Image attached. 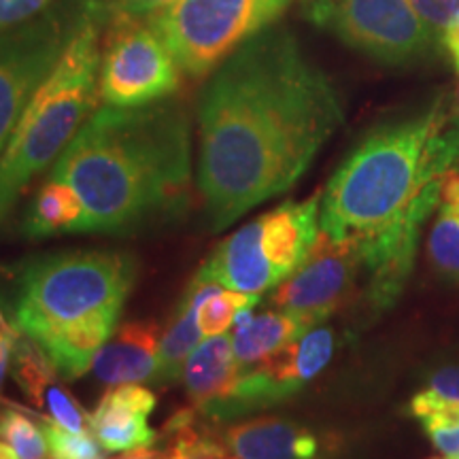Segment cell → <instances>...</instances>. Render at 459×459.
<instances>
[{"mask_svg": "<svg viewBox=\"0 0 459 459\" xmlns=\"http://www.w3.org/2000/svg\"><path fill=\"white\" fill-rule=\"evenodd\" d=\"M428 232L429 264L443 277L459 281V169L443 177L440 200Z\"/></svg>", "mask_w": 459, "mask_h": 459, "instance_id": "cell-21", "label": "cell"}, {"mask_svg": "<svg viewBox=\"0 0 459 459\" xmlns=\"http://www.w3.org/2000/svg\"><path fill=\"white\" fill-rule=\"evenodd\" d=\"M412 9L432 30L443 34L459 15V0H411Z\"/></svg>", "mask_w": 459, "mask_h": 459, "instance_id": "cell-29", "label": "cell"}, {"mask_svg": "<svg viewBox=\"0 0 459 459\" xmlns=\"http://www.w3.org/2000/svg\"><path fill=\"white\" fill-rule=\"evenodd\" d=\"M107 22L91 11L54 71L39 85L0 158V226L39 172L56 162L100 99V39Z\"/></svg>", "mask_w": 459, "mask_h": 459, "instance_id": "cell-4", "label": "cell"}, {"mask_svg": "<svg viewBox=\"0 0 459 459\" xmlns=\"http://www.w3.org/2000/svg\"><path fill=\"white\" fill-rule=\"evenodd\" d=\"M220 440L238 459H330L338 449L332 436L285 417L237 421Z\"/></svg>", "mask_w": 459, "mask_h": 459, "instance_id": "cell-13", "label": "cell"}, {"mask_svg": "<svg viewBox=\"0 0 459 459\" xmlns=\"http://www.w3.org/2000/svg\"><path fill=\"white\" fill-rule=\"evenodd\" d=\"M440 45H443L446 54L451 56L453 66L459 73V15L453 20V24L440 34Z\"/></svg>", "mask_w": 459, "mask_h": 459, "instance_id": "cell-32", "label": "cell"}, {"mask_svg": "<svg viewBox=\"0 0 459 459\" xmlns=\"http://www.w3.org/2000/svg\"><path fill=\"white\" fill-rule=\"evenodd\" d=\"M294 0H175L149 17L187 77H209L257 32L274 26Z\"/></svg>", "mask_w": 459, "mask_h": 459, "instance_id": "cell-7", "label": "cell"}, {"mask_svg": "<svg viewBox=\"0 0 459 459\" xmlns=\"http://www.w3.org/2000/svg\"><path fill=\"white\" fill-rule=\"evenodd\" d=\"M83 221L85 209L77 192L68 183L49 177L28 209L24 232L32 238L83 232Z\"/></svg>", "mask_w": 459, "mask_h": 459, "instance_id": "cell-20", "label": "cell"}, {"mask_svg": "<svg viewBox=\"0 0 459 459\" xmlns=\"http://www.w3.org/2000/svg\"><path fill=\"white\" fill-rule=\"evenodd\" d=\"M428 392L459 404V366H445L436 370L428 381Z\"/></svg>", "mask_w": 459, "mask_h": 459, "instance_id": "cell-30", "label": "cell"}, {"mask_svg": "<svg viewBox=\"0 0 459 459\" xmlns=\"http://www.w3.org/2000/svg\"><path fill=\"white\" fill-rule=\"evenodd\" d=\"M91 11L94 0H57L43 15L0 32V158L34 91Z\"/></svg>", "mask_w": 459, "mask_h": 459, "instance_id": "cell-9", "label": "cell"}, {"mask_svg": "<svg viewBox=\"0 0 459 459\" xmlns=\"http://www.w3.org/2000/svg\"><path fill=\"white\" fill-rule=\"evenodd\" d=\"M15 341L17 338L13 336V332H11L7 325H3V328H0V387H3L4 378H7L11 358H13Z\"/></svg>", "mask_w": 459, "mask_h": 459, "instance_id": "cell-31", "label": "cell"}, {"mask_svg": "<svg viewBox=\"0 0 459 459\" xmlns=\"http://www.w3.org/2000/svg\"><path fill=\"white\" fill-rule=\"evenodd\" d=\"M160 358V328L153 321H130L115 330L96 353V378L107 387L156 378Z\"/></svg>", "mask_w": 459, "mask_h": 459, "instance_id": "cell-15", "label": "cell"}, {"mask_svg": "<svg viewBox=\"0 0 459 459\" xmlns=\"http://www.w3.org/2000/svg\"><path fill=\"white\" fill-rule=\"evenodd\" d=\"M221 285L213 281L196 277L189 281V285L183 291L179 304L169 321L164 336L160 338V358H158V372L153 383L158 385H172L183 377V366L189 358V353L204 341L203 330L198 324V313L203 302L215 291H220Z\"/></svg>", "mask_w": 459, "mask_h": 459, "instance_id": "cell-18", "label": "cell"}, {"mask_svg": "<svg viewBox=\"0 0 459 459\" xmlns=\"http://www.w3.org/2000/svg\"><path fill=\"white\" fill-rule=\"evenodd\" d=\"M0 459H20L17 453L7 443H0Z\"/></svg>", "mask_w": 459, "mask_h": 459, "instance_id": "cell-34", "label": "cell"}, {"mask_svg": "<svg viewBox=\"0 0 459 459\" xmlns=\"http://www.w3.org/2000/svg\"><path fill=\"white\" fill-rule=\"evenodd\" d=\"M432 459H451V457H446V455H445V457H432Z\"/></svg>", "mask_w": 459, "mask_h": 459, "instance_id": "cell-35", "label": "cell"}, {"mask_svg": "<svg viewBox=\"0 0 459 459\" xmlns=\"http://www.w3.org/2000/svg\"><path fill=\"white\" fill-rule=\"evenodd\" d=\"M57 0H0V32H7L43 15Z\"/></svg>", "mask_w": 459, "mask_h": 459, "instance_id": "cell-28", "label": "cell"}, {"mask_svg": "<svg viewBox=\"0 0 459 459\" xmlns=\"http://www.w3.org/2000/svg\"><path fill=\"white\" fill-rule=\"evenodd\" d=\"M172 3L175 0H94L96 9L105 17L107 26L115 24V22L149 20Z\"/></svg>", "mask_w": 459, "mask_h": 459, "instance_id": "cell-27", "label": "cell"}, {"mask_svg": "<svg viewBox=\"0 0 459 459\" xmlns=\"http://www.w3.org/2000/svg\"><path fill=\"white\" fill-rule=\"evenodd\" d=\"M308 24L359 54L389 66H406L440 45L411 0H298Z\"/></svg>", "mask_w": 459, "mask_h": 459, "instance_id": "cell-8", "label": "cell"}, {"mask_svg": "<svg viewBox=\"0 0 459 459\" xmlns=\"http://www.w3.org/2000/svg\"><path fill=\"white\" fill-rule=\"evenodd\" d=\"M196 412V411H194ZM192 411L177 412L169 423V449L177 459H238L220 440V434L198 428Z\"/></svg>", "mask_w": 459, "mask_h": 459, "instance_id": "cell-23", "label": "cell"}, {"mask_svg": "<svg viewBox=\"0 0 459 459\" xmlns=\"http://www.w3.org/2000/svg\"><path fill=\"white\" fill-rule=\"evenodd\" d=\"M342 119L334 82L290 28L274 24L245 41L198 99L196 186L206 226L221 232L294 187Z\"/></svg>", "mask_w": 459, "mask_h": 459, "instance_id": "cell-1", "label": "cell"}, {"mask_svg": "<svg viewBox=\"0 0 459 459\" xmlns=\"http://www.w3.org/2000/svg\"><path fill=\"white\" fill-rule=\"evenodd\" d=\"M334 349V330L324 324L313 325L311 330L285 344L271 358L240 370L232 392L211 412L209 419L234 421L251 412L281 404L328 368Z\"/></svg>", "mask_w": 459, "mask_h": 459, "instance_id": "cell-12", "label": "cell"}, {"mask_svg": "<svg viewBox=\"0 0 459 459\" xmlns=\"http://www.w3.org/2000/svg\"><path fill=\"white\" fill-rule=\"evenodd\" d=\"M13 366H15V381L24 389L28 400L37 409H41L51 421L57 426L71 429V432H83L90 429L88 412L77 404L71 392L57 381V370L51 366L37 342L15 341L13 349Z\"/></svg>", "mask_w": 459, "mask_h": 459, "instance_id": "cell-16", "label": "cell"}, {"mask_svg": "<svg viewBox=\"0 0 459 459\" xmlns=\"http://www.w3.org/2000/svg\"><path fill=\"white\" fill-rule=\"evenodd\" d=\"M260 302V296L240 294L234 290H220L213 296H209L203 302L198 313V324L206 336L226 334L230 325H234L237 315L247 307H255Z\"/></svg>", "mask_w": 459, "mask_h": 459, "instance_id": "cell-25", "label": "cell"}, {"mask_svg": "<svg viewBox=\"0 0 459 459\" xmlns=\"http://www.w3.org/2000/svg\"><path fill=\"white\" fill-rule=\"evenodd\" d=\"M136 273V260L126 251L79 249L39 257L17 279L15 328L43 349L94 321L117 324Z\"/></svg>", "mask_w": 459, "mask_h": 459, "instance_id": "cell-5", "label": "cell"}, {"mask_svg": "<svg viewBox=\"0 0 459 459\" xmlns=\"http://www.w3.org/2000/svg\"><path fill=\"white\" fill-rule=\"evenodd\" d=\"M409 409L436 449L455 459L459 455V404L421 389L412 395Z\"/></svg>", "mask_w": 459, "mask_h": 459, "instance_id": "cell-22", "label": "cell"}, {"mask_svg": "<svg viewBox=\"0 0 459 459\" xmlns=\"http://www.w3.org/2000/svg\"><path fill=\"white\" fill-rule=\"evenodd\" d=\"M364 294L366 268L355 240L319 232L300 266L273 290L271 307L319 325L364 304Z\"/></svg>", "mask_w": 459, "mask_h": 459, "instance_id": "cell-11", "label": "cell"}, {"mask_svg": "<svg viewBox=\"0 0 459 459\" xmlns=\"http://www.w3.org/2000/svg\"><path fill=\"white\" fill-rule=\"evenodd\" d=\"M319 209L321 192H315L257 215L221 240L198 274L240 294H266L313 249L321 232Z\"/></svg>", "mask_w": 459, "mask_h": 459, "instance_id": "cell-6", "label": "cell"}, {"mask_svg": "<svg viewBox=\"0 0 459 459\" xmlns=\"http://www.w3.org/2000/svg\"><path fill=\"white\" fill-rule=\"evenodd\" d=\"M0 436L20 459H51L43 423L39 426L20 409L0 412Z\"/></svg>", "mask_w": 459, "mask_h": 459, "instance_id": "cell-24", "label": "cell"}, {"mask_svg": "<svg viewBox=\"0 0 459 459\" xmlns=\"http://www.w3.org/2000/svg\"><path fill=\"white\" fill-rule=\"evenodd\" d=\"M117 459H177V457L170 449H149V446H143V449L124 453V455Z\"/></svg>", "mask_w": 459, "mask_h": 459, "instance_id": "cell-33", "label": "cell"}, {"mask_svg": "<svg viewBox=\"0 0 459 459\" xmlns=\"http://www.w3.org/2000/svg\"><path fill=\"white\" fill-rule=\"evenodd\" d=\"M156 395L139 383L108 387L99 406L90 412L88 426L94 438L108 453L143 449L156 440L149 415L156 409Z\"/></svg>", "mask_w": 459, "mask_h": 459, "instance_id": "cell-14", "label": "cell"}, {"mask_svg": "<svg viewBox=\"0 0 459 459\" xmlns=\"http://www.w3.org/2000/svg\"><path fill=\"white\" fill-rule=\"evenodd\" d=\"M315 324L298 315L279 311H264L254 315V307H247L234 319V358L240 370L260 364L285 344L296 341Z\"/></svg>", "mask_w": 459, "mask_h": 459, "instance_id": "cell-19", "label": "cell"}, {"mask_svg": "<svg viewBox=\"0 0 459 459\" xmlns=\"http://www.w3.org/2000/svg\"><path fill=\"white\" fill-rule=\"evenodd\" d=\"M107 28L99 74L105 105L143 107L177 94L183 73L147 20L115 22Z\"/></svg>", "mask_w": 459, "mask_h": 459, "instance_id": "cell-10", "label": "cell"}, {"mask_svg": "<svg viewBox=\"0 0 459 459\" xmlns=\"http://www.w3.org/2000/svg\"><path fill=\"white\" fill-rule=\"evenodd\" d=\"M455 459H459V455H457V457H455Z\"/></svg>", "mask_w": 459, "mask_h": 459, "instance_id": "cell-36", "label": "cell"}, {"mask_svg": "<svg viewBox=\"0 0 459 459\" xmlns=\"http://www.w3.org/2000/svg\"><path fill=\"white\" fill-rule=\"evenodd\" d=\"M192 124L175 96L143 107H100L51 166L82 198L83 232H147L192 203Z\"/></svg>", "mask_w": 459, "mask_h": 459, "instance_id": "cell-2", "label": "cell"}, {"mask_svg": "<svg viewBox=\"0 0 459 459\" xmlns=\"http://www.w3.org/2000/svg\"><path fill=\"white\" fill-rule=\"evenodd\" d=\"M459 164V117L445 94L426 108L378 124L355 145L321 192V232L366 238L392 228Z\"/></svg>", "mask_w": 459, "mask_h": 459, "instance_id": "cell-3", "label": "cell"}, {"mask_svg": "<svg viewBox=\"0 0 459 459\" xmlns=\"http://www.w3.org/2000/svg\"><path fill=\"white\" fill-rule=\"evenodd\" d=\"M238 375L240 368L234 358L232 336L217 334L206 336L189 353L181 378L194 409L200 415L211 417V412L232 392Z\"/></svg>", "mask_w": 459, "mask_h": 459, "instance_id": "cell-17", "label": "cell"}, {"mask_svg": "<svg viewBox=\"0 0 459 459\" xmlns=\"http://www.w3.org/2000/svg\"><path fill=\"white\" fill-rule=\"evenodd\" d=\"M43 429L48 436L51 459H102V446L90 429L71 432L57 426L49 417H43Z\"/></svg>", "mask_w": 459, "mask_h": 459, "instance_id": "cell-26", "label": "cell"}]
</instances>
